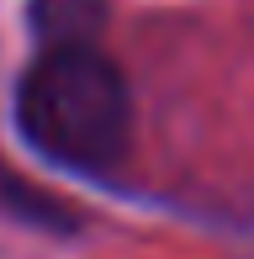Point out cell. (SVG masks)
I'll list each match as a JSON object with an SVG mask.
<instances>
[{
  "mask_svg": "<svg viewBox=\"0 0 254 259\" xmlns=\"http://www.w3.org/2000/svg\"><path fill=\"white\" fill-rule=\"evenodd\" d=\"M32 27L48 48H90L106 32V0H32Z\"/></svg>",
  "mask_w": 254,
  "mask_h": 259,
  "instance_id": "cell-2",
  "label": "cell"
},
{
  "mask_svg": "<svg viewBox=\"0 0 254 259\" xmlns=\"http://www.w3.org/2000/svg\"><path fill=\"white\" fill-rule=\"evenodd\" d=\"M21 133L53 164L69 169H111L127 154L133 101L127 79L106 53L90 48H48L27 69L16 96Z\"/></svg>",
  "mask_w": 254,
  "mask_h": 259,
  "instance_id": "cell-1",
  "label": "cell"
}]
</instances>
